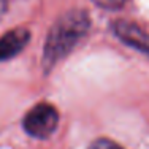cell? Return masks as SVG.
<instances>
[{"label":"cell","instance_id":"obj_4","mask_svg":"<svg viewBox=\"0 0 149 149\" xmlns=\"http://www.w3.org/2000/svg\"><path fill=\"white\" fill-rule=\"evenodd\" d=\"M30 33L27 29L10 30L0 38V62L17 56L29 43Z\"/></svg>","mask_w":149,"mask_h":149},{"label":"cell","instance_id":"obj_3","mask_svg":"<svg viewBox=\"0 0 149 149\" xmlns=\"http://www.w3.org/2000/svg\"><path fill=\"white\" fill-rule=\"evenodd\" d=\"M113 29L119 40L135 48L136 51H141L149 56V33H146L143 29H140L138 26L129 22V21H118V22H114Z\"/></svg>","mask_w":149,"mask_h":149},{"label":"cell","instance_id":"obj_7","mask_svg":"<svg viewBox=\"0 0 149 149\" xmlns=\"http://www.w3.org/2000/svg\"><path fill=\"white\" fill-rule=\"evenodd\" d=\"M5 10H6V2H5V0H0V17L3 16Z\"/></svg>","mask_w":149,"mask_h":149},{"label":"cell","instance_id":"obj_2","mask_svg":"<svg viewBox=\"0 0 149 149\" xmlns=\"http://www.w3.org/2000/svg\"><path fill=\"white\" fill-rule=\"evenodd\" d=\"M59 124L57 109L52 105L40 103L30 109L22 120L26 132L35 138H48L56 130Z\"/></svg>","mask_w":149,"mask_h":149},{"label":"cell","instance_id":"obj_6","mask_svg":"<svg viewBox=\"0 0 149 149\" xmlns=\"http://www.w3.org/2000/svg\"><path fill=\"white\" fill-rule=\"evenodd\" d=\"M94 2L103 8H119L125 3V0H94Z\"/></svg>","mask_w":149,"mask_h":149},{"label":"cell","instance_id":"obj_1","mask_svg":"<svg viewBox=\"0 0 149 149\" xmlns=\"http://www.w3.org/2000/svg\"><path fill=\"white\" fill-rule=\"evenodd\" d=\"M91 19L83 10H72L56 21L45 43L43 65L46 72L52 70L60 59L72 52V49L87 33Z\"/></svg>","mask_w":149,"mask_h":149},{"label":"cell","instance_id":"obj_5","mask_svg":"<svg viewBox=\"0 0 149 149\" xmlns=\"http://www.w3.org/2000/svg\"><path fill=\"white\" fill-rule=\"evenodd\" d=\"M87 149H122V148H120L118 143L111 141V140H106V138H98V140H95Z\"/></svg>","mask_w":149,"mask_h":149}]
</instances>
